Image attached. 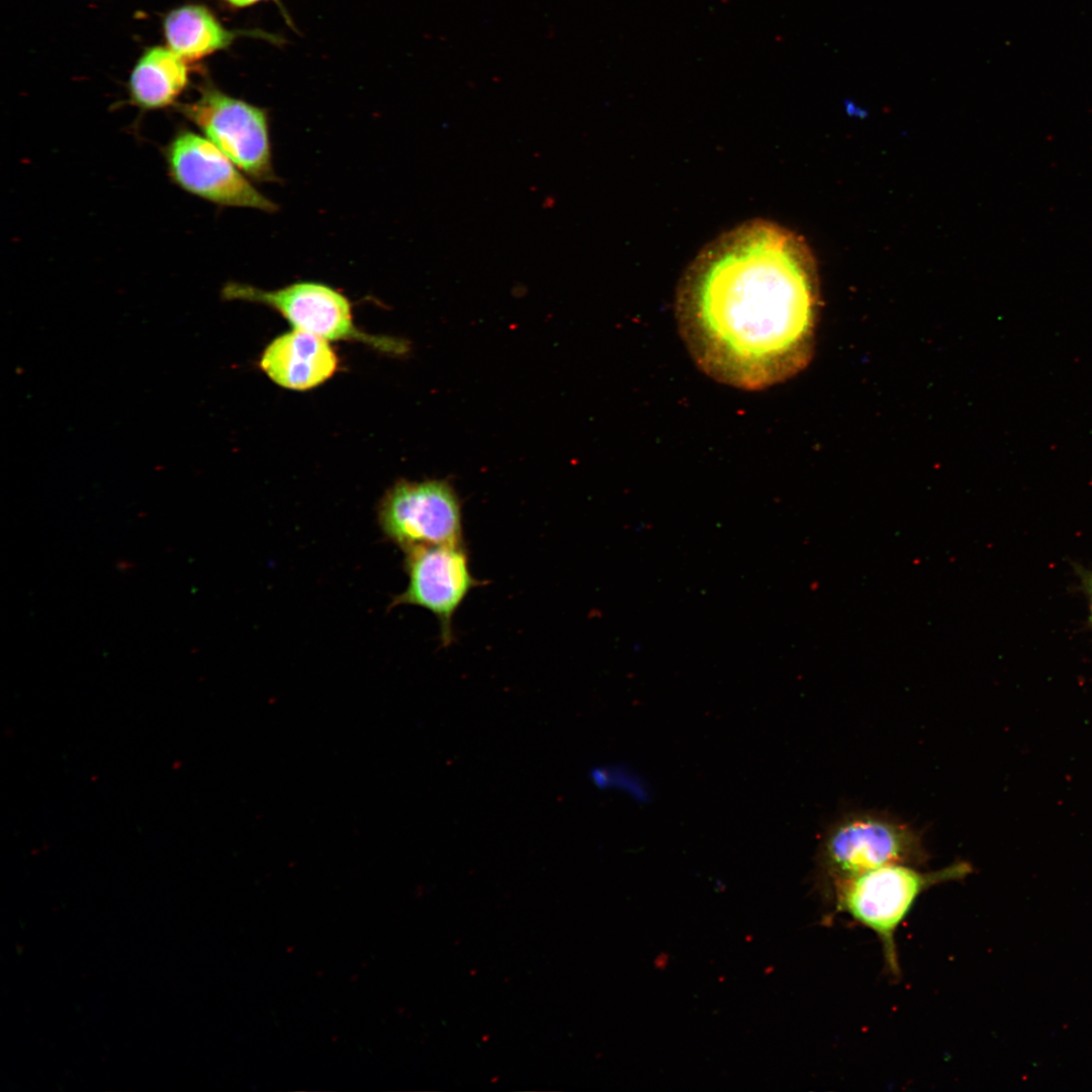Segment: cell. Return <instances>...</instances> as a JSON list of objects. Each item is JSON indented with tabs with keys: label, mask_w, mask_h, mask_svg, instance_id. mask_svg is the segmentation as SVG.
Instances as JSON below:
<instances>
[{
	"label": "cell",
	"mask_w": 1092,
	"mask_h": 1092,
	"mask_svg": "<svg viewBox=\"0 0 1092 1092\" xmlns=\"http://www.w3.org/2000/svg\"><path fill=\"white\" fill-rule=\"evenodd\" d=\"M229 8L244 9L268 0H217Z\"/></svg>",
	"instance_id": "4fadbf2b"
},
{
	"label": "cell",
	"mask_w": 1092,
	"mask_h": 1092,
	"mask_svg": "<svg viewBox=\"0 0 1092 1092\" xmlns=\"http://www.w3.org/2000/svg\"><path fill=\"white\" fill-rule=\"evenodd\" d=\"M929 858L920 831L879 811H854L834 821L820 840L817 884L830 899L835 888L864 872L892 863L921 867Z\"/></svg>",
	"instance_id": "3957f363"
},
{
	"label": "cell",
	"mask_w": 1092,
	"mask_h": 1092,
	"mask_svg": "<svg viewBox=\"0 0 1092 1092\" xmlns=\"http://www.w3.org/2000/svg\"><path fill=\"white\" fill-rule=\"evenodd\" d=\"M377 519L384 536L403 552L464 543L462 503L448 479H400L381 497Z\"/></svg>",
	"instance_id": "5b68a950"
},
{
	"label": "cell",
	"mask_w": 1092,
	"mask_h": 1092,
	"mask_svg": "<svg viewBox=\"0 0 1092 1092\" xmlns=\"http://www.w3.org/2000/svg\"><path fill=\"white\" fill-rule=\"evenodd\" d=\"M973 873L966 860L934 871L892 863L854 876L833 891L834 914L848 915L879 938L889 974L900 977L895 934L920 895L940 884L961 881Z\"/></svg>",
	"instance_id": "7a4b0ae2"
},
{
	"label": "cell",
	"mask_w": 1092,
	"mask_h": 1092,
	"mask_svg": "<svg viewBox=\"0 0 1092 1092\" xmlns=\"http://www.w3.org/2000/svg\"><path fill=\"white\" fill-rule=\"evenodd\" d=\"M179 110L244 174L262 182L276 180L266 109L206 83Z\"/></svg>",
	"instance_id": "8992f818"
},
{
	"label": "cell",
	"mask_w": 1092,
	"mask_h": 1092,
	"mask_svg": "<svg viewBox=\"0 0 1092 1092\" xmlns=\"http://www.w3.org/2000/svg\"><path fill=\"white\" fill-rule=\"evenodd\" d=\"M1078 574L1080 576L1083 589L1088 598L1090 611L1089 620L1092 627V570L1079 569Z\"/></svg>",
	"instance_id": "7c38bea8"
},
{
	"label": "cell",
	"mask_w": 1092,
	"mask_h": 1092,
	"mask_svg": "<svg viewBox=\"0 0 1092 1092\" xmlns=\"http://www.w3.org/2000/svg\"><path fill=\"white\" fill-rule=\"evenodd\" d=\"M814 257L801 237L747 221L707 246L682 276L679 335L714 380L758 390L801 372L814 351L819 309Z\"/></svg>",
	"instance_id": "6da1fadb"
},
{
	"label": "cell",
	"mask_w": 1092,
	"mask_h": 1092,
	"mask_svg": "<svg viewBox=\"0 0 1092 1092\" xmlns=\"http://www.w3.org/2000/svg\"><path fill=\"white\" fill-rule=\"evenodd\" d=\"M225 300L262 304L280 313L295 330L310 333L329 342L361 343L386 354L407 350L404 341L369 334L354 322L349 298L338 289L316 281H298L276 289L247 283L228 282L221 289Z\"/></svg>",
	"instance_id": "277c9868"
},
{
	"label": "cell",
	"mask_w": 1092,
	"mask_h": 1092,
	"mask_svg": "<svg viewBox=\"0 0 1092 1092\" xmlns=\"http://www.w3.org/2000/svg\"><path fill=\"white\" fill-rule=\"evenodd\" d=\"M408 583L390 607L412 605L430 611L438 620L440 641L450 646L454 639L453 620L469 593L484 584L470 570L464 543L424 546L404 552Z\"/></svg>",
	"instance_id": "52a82bcc"
},
{
	"label": "cell",
	"mask_w": 1092,
	"mask_h": 1092,
	"mask_svg": "<svg viewBox=\"0 0 1092 1092\" xmlns=\"http://www.w3.org/2000/svg\"><path fill=\"white\" fill-rule=\"evenodd\" d=\"M164 35L175 54L186 63L200 61L228 49L236 38L254 32L226 28L206 6L186 4L168 12Z\"/></svg>",
	"instance_id": "30bf717a"
},
{
	"label": "cell",
	"mask_w": 1092,
	"mask_h": 1092,
	"mask_svg": "<svg viewBox=\"0 0 1092 1092\" xmlns=\"http://www.w3.org/2000/svg\"><path fill=\"white\" fill-rule=\"evenodd\" d=\"M259 365L277 385L304 391L329 380L338 370L339 359L329 341L294 329L267 345Z\"/></svg>",
	"instance_id": "9c48e42d"
},
{
	"label": "cell",
	"mask_w": 1092,
	"mask_h": 1092,
	"mask_svg": "<svg viewBox=\"0 0 1092 1092\" xmlns=\"http://www.w3.org/2000/svg\"><path fill=\"white\" fill-rule=\"evenodd\" d=\"M187 64L170 48L158 46L147 49L129 78L132 102L151 110L175 104L189 83Z\"/></svg>",
	"instance_id": "8fae6325"
},
{
	"label": "cell",
	"mask_w": 1092,
	"mask_h": 1092,
	"mask_svg": "<svg viewBox=\"0 0 1092 1092\" xmlns=\"http://www.w3.org/2000/svg\"><path fill=\"white\" fill-rule=\"evenodd\" d=\"M171 178L185 191L222 206L274 212L277 205L206 136L180 130L165 152Z\"/></svg>",
	"instance_id": "ba28073f"
}]
</instances>
